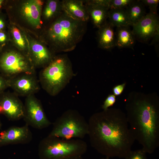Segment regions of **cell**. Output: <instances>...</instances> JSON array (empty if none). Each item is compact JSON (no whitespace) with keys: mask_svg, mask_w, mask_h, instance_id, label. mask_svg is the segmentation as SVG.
<instances>
[{"mask_svg":"<svg viewBox=\"0 0 159 159\" xmlns=\"http://www.w3.org/2000/svg\"><path fill=\"white\" fill-rule=\"evenodd\" d=\"M91 146L110 158H124L131 151L135 140L129 128L126 115L115 108L95 113L88 121Z\"/></svg>","mask_w":159,"mask_h":159,"instance_id":"cell-1","label":"cell"},{"mask_svg":"<svg viewBox=\"0 0 159 159\" xmlns=\"http://www.w3.org/2000/svg\"><path fill=\"white\" fill-rule=\"evenodd\" d=\"M126 115L135 140L146 153H153L159 146V105L155 98L142 97L129 100Z\"/></svg>","mask_w":159,"mask_h":159,"instance_id":"cell-2","label":"cell"},{"mask_svg":"<svg viewBox=\"0 0 159 159\" xmlns=\"http://www.w3.org/2000/svg\"><path fill=\"white\" fill-rule=\"evenodd\" d=\"M86 23L75 19L63 11L46 30L45 41L54 53L72 51L85 33Z\"/></svg>","mask_w":159,"mask_h":159,"instance_id":"cell-3","label":"cell"},{"mask_svg":"<svg viewBox=\"0 0 159 159\" xmlns=\"http://www.w3.org/2000/svg\"><path fill=\"white\" fill-rule=\"evenodd\" d=\"M72 64L68 56H55L40 72L39 81L42 87L52 96L58 95L74 76Z\"/></svg>","mask_w":159,"mask_h":159,"instance_id":"cell-4","label":"cell"},{"mask_svg":"<svg viewBox=\"0 0 159 159\" xmlns=\"http://www.w3.org/2000/svg\"><path fill=\"white\" fill-rule=\"evenodd\" d=\"M87 148V144L82 139L66 140L48 135L40 142L38 154L40 159H65L82 156Z\"/></svg>","mask_w":159,"mask_h":159,"instance_id":"cell-5","label":"cell"},{"mask_svg":"<svg viewBox=\"0 0 159 159\" xmlns=\"http://www.w3.org/2000/svg\"><path fill=\"white\" fill-rule=\"evenodd\" d=\"M52 124L53 128L49 136L70 140L82 139L88 135V122L75 110H66Z\"/></svg>","mask_w":159,"mask_h":159,"instance_id":"cell-6","label":"cell"},{"mask_svg":"<svg viewBox=\"0 0 159 159\" xmlns=\"http://www.w3.org/2000/svg\"><path fill=\"white\" fill-rule=\"evenodd\" d=\"M23 73H35V68L28 55L12 50L0 52V74L9 79Z\"/></svg>","mask_w":159,"mask_h":159,"instance_id":"cell-7","label":"cell"},{"mask_svg":"<svg viewBox=\"0 0 159 159\" xmlns=\"http://www.w3.org/2000/svg\"><path fill=\"white\" fill-rule=\"evenodd\" d=\"M23 119L25 124L38 129H42L52 124L49 120L40 101L34 95L26 97Z\"/></svg>","mask_w":159,"mask_h":159,"instance_id":"cell-8","label":"cell"},{"mask_svg":"<svg viewBox=\"0 0 159 159\" xmlns=\"http://www.w3.org/2000/svg\"><path fill=\"white\" fill-rule=\"evenodd\" d=\"M158 15L150 12L133 25L132 31L135 38L143 42H147L159 33Z\"/></svg>","mask_w":159,"mask_h":159,"instance_id":"cell-9","label":"cell"},{"mask_svg":"<svg viewBox=\"0 0 159 159\" xmlns=\"http://www.w3.org/2000/svg\"><path fill=\"white\" fill-rule=\"evenodd\" d=\"M9 87L17 95L25 96L34 95L40 89L35 73H23L8 79Z\"/></svg>","mask_w":159,"mask_h":159,"instance_id":"cell-10","label":"cell"},{"mask_svg":"<svg viewBox=\"0 0 159 159\" xmlns=\"http://www.w3.org/2000/svg\"><path fill=\"white\" fill-rule=\"evenodd\" d=\"M24 105L15 93L4 92L0 95V114L11 121L23 118Z\"/></svg>","mask_w":159,"mask_h":159,"instance_id":"cell-11","label":"cell"},{"mask_svg":"<svg viewBox=\"0 0 159 159\" xmlns=\"http://www.w3.org/2000/svg\"><path fill=\"white\" fill-rule=\"evenodd\" d=\"M32 138V133L27 125L11 126L0 133V148L9 145L26 144Z\"/></svg>","mask_w":159,"mask_h":159,"instance_id":"cell-12","label":"cell"},{"mask_svg":"<svg viewBox=\"0 0 159 159\" xmlns=\"http://www.w3.org/2000/svg\"><path fill=\"white\" fill-rule=\"evenodd\" d=\"M44 43L32 40L29 44L28 56L35 68L45 67L55 56Z\"/></svg>","mask_w":159,"mask_h":159,"instance_id":"cell-13","label":"cell"},{"mask_svg":"<svg viewBox=\"0 0 159 159\" xmlns=\"http://www.w3.org/2000/svg\"><path fill=\"white\" fill-rule=\"evenodd\" d=\"M42 3L35 0L25 1L21 5L20 12L24 18L32 26L39 28L41 25Z\"/></svg>","mask_w":159,"mask_h":159,"instance_id":"cell-14","label":"cell"},{"mask_svg":"<svg viewBox=\"0 0 159 159\" xmlns=\"http://www.w3.org/2000/svg\"><path fill=\"white\" fill-rule=\"evenodd\" d=\"M61 2L63 11L69 16L85 22L90 19L83 0H63Z\"/></svg>","mask_w":159,"mask_h":159,"instance_id":"cell-15","label":"cell"},{"mask_svg":"<svg viewBox=\"0 0 159 159\" xmlns=\"http://www.w3.org/2000/svg\"><path fill=\"white\" fill-rule=\"evenodd\" d=\"M114 27L109 22L98 28L97 39L99 47L110 50L115 46V35Z\"/></svg>","mask_w":159,"mask_h":159,"instance_id":"cell-16","label":"cell"},{"mask_svg":"<svg viewBox=\"0 0 159 159\" xmlns=\"http://www.w3.org/2000/svg\"><path fill=\"white\" fill-rule=\"evenodd\" d=\"M87 11L94 26L98 29L107 22L109 9L89 4L83 0Z\"/></svg>","mask_w":159,"mask_h":159,"instance_id":"cell-17","label":"cell"},{"mask_svg":"<svg viewBox=\"0 0 159 159\" xmlns=\"http://www.w3.org/2000/svg\"><path fill=\"white\" fill-rule=\"evenodd\" d=\"M115 35V46L119 48H133L136 38L129 26L117 27Z\"/></svg>","mask_w":159,"mask_h":159,"instance_id":"cell-18","label":"cell"},{"mask_svg":"<svg viewBox=\"0 0 159 159\" xmlns=\"http://www.w3.org/2000/svg\"><path fill=\"white\" fill-rule=\"evenodd\" d=\"M108 18L109 22L114 27L132 26L125 9H110Z\"/></svg>","mask_w":159,"mask_h":159,"instance_id":"cell-19","label":"cell"},{"mask_svg":"<svg viewBox=\"0 0 159 159\" xmlns=\"http://www.w3.org/2000/svg\"><path fill=\"white\" fill-rule=\"evenodd\" d=\"M125 9L132 26L146 14L144 5L140 0H134Z\"/></svg>","mask_w":159,"mask_h":159,"instance_id":"cell-20","label":"cell"},{"mask_svg":"<svg viewBox=\"0 0 159 159\" xmlns=\"http://www.w3.org/2000/svg\"><path fill=\"white\" fill-rule=\"evenodd\" d=\"M62 12L61 1L49 0L47 1L42 15L45 20L49 21L55 19Z\"/></svg>","mask_w":159,"mask_h":159,"instance_id":"cell-21","label":"cell"},{"mask_svg":"<svg viewBox=\"0 0 159 159\" xmlns=\"http://www.w3.org/2000/svg\"><path fill=\"white\" fill-rule=\"evenodd\" d=\"M11 33L13 41L19 51L28 56L29 44L20 30L15 26H12Z\"/></svg>","mask_w":159,"mask_h":159,"instance_id":"cell-22","label":"cell"},{"mask_svg":"<svg viewBox=\"0 0 159 159\" xmlns=\"http://www.w3.org/2000/svg\"><path fill=\"white\" fill-rule=\"evenodd\" d=\"M134 0H110V9H125Z\"/></svg>","mask_w":159,"mask_h":159,"instance_id":"cell-23","label":"cell"},{"mask_svg":"<svg viewBox=\"0 0 159 159\" xmlns=\"http://www.w3.org/2000/svg\"><path fill=\"white\" fill-rule=\"evenodd\" d=\"M146 153L142 149L131 150L125 159H147Z\"/></svg>","mask_w":159,"mask_h":159,"instance_id":"cell-24","label":"cell"},{"mask_svg":"<svg viewBox=\"0 0 159 159\" xmlns=\"http://www.w3.org/2000/svg\"><path fill=\"white\" fill-rule=\"evenodd\" d=\"M144 5L149 7L150 12L156 14H157V7L159 2L158 0H140Z\"/></svg>","mask_w":159,"mask_h":159,"instance_id":"cell-25","label":"cell"},{"mask_svg":"<svg viewBox=\"0 0 159 159\" xmlns=\"http://www.w3.org/2000/svg\"><path fill=\"white\" fill-rule=\"evenodd\" d=\"M116 101V97L112 94L109 95L106 98L102 105L103 110H106L112 106Z\"/></svg>","mask_w":159,"mask_h":159,"instance_id":"cell-26","label":"cell"},{"mask_svg":"<svg viewBox=\"0 0 159 159\" xmlns=\"http://www.w3.org/2000/svg\"><path fill=\"white\" fill-rule=\"evenodd\" d=\"M9 87L8 79L0 74V95Z\"/></svg>","mask_w":159,"mask_h":159,"instance_id":"cell-27","label":"cell"},{"mask_svg":"<svg viewBox=\"0 0 159 159\" xmlns=\"http://www.w3.org/2000/svg\"><path fill=\"white\" fill-rule=\"evenodd\" d=\"M85 1L89 4L107 7L110 9V0H89Z\"/></svg>","mask_w":159,"mask_h":159,"instance_id":"cell-28","label":"cell"},{"mask_svg":"<svg viewBox=\"0 0 159 159\" xmlns=\"http://www.w3.org/2000/svg\"><path fill=\"white\" fill-rule=\"evenodd\" d=\"M125 83L117 85L114 87L112 89L113 92L115 96H119L123 92L125 88Z\"/></svg>","mask_w":159,"mask_h":159,"instance_id":"cell-29","label":"cell"},{"mask_svg":"<svg viewBox=\"0 0 159 159\" xmlns=\"http://www.w3.org/2000/svg\"><path fill=\"white\" fill-rule=\"evenodd\" d=\"M7 36L6 34L3 31H0V43L3 44L6 41Z\"/></svg>","mask_w":159,"mask_h":159,"instance_id":"cell-30","label":"cell"},{"mask_svg":"<svg viewBox=\"0 0 159 159\" xmlns=\"http://www.w3.org/2000/svg\"><path fill=\"white\" fill-rule=\"evenodd\" d=\"M5 26V23L3 19L0 17V31H2Z\"/></svg>","mask_w":159,"mask_h":159,"instance_id":"cell-31","label":"cell"},{"mask_svg":"<svg viewBox=\"0 0 159 159\" xmlns=\"http://www.w3.org/2000/svg\"><path fill=\"white\" fill-rule=\"evenodd\" d=\"M65 159H84L82 156L78 155L70 157Z\"/></svg>","mask_w":159,"mask_h":159,"instance_id":"cell-32","label":"cell"},{"mask_svg":"<svg viewBox=\"0 0 159 159\" xmlns=\"http://www.w3.org/2000/svg\"><path fill=\"white\" fill-rule=\"evenodd\" d=\"M3 1L2 0H0V8L1 7L2 5L3 4Z\"/></svg>","mask_w":159,"mask_h":159,"instance_id":"cell-33","label":"cell"},{"mask_svg":"<svg viewBox=\"0 0 159 159\" xmlns=\"http://www.w3.org/2000/svg\"><path fill=\"white\" fill-rule=\"evenodd\" d=\"M2 125V123L1 122V120L0 119V130L1 128Z\"/></svg>","mask_w":159,"mask_h":159,"instance_id":"cell-34","label":"cell"},{"mask_svg":"<svg viewBox=\"0 0 159 159\" xmlns=\"http://www.w3.org/2000/svg\"><path fill=\"white\" fill-rule=\"evenodd\" d=\"M109 159V158L106 157L105 158H102V159Z\"/></svg>","mask_w":159,"mask_h":159,"instance_id":"cell-35","label":"cell"},{"mask_svg":"<svg viewBox=\"0 0 159 159\" xmlns=\"http://www.w3.org/2000/svg\"><path fill=\"white\" fill-rule=\"evenodd\" d=\"M1 48H0V53L1 52Z\"/></svg>","mask_w":159,"mask_h":159,"instance_id":"cell-36","label":"cell"}]
</instances>
